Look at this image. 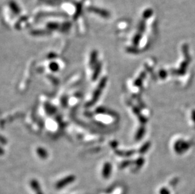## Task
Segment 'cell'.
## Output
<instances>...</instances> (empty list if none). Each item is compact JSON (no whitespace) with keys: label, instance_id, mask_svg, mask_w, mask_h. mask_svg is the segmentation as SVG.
I'll list each match as a JSON object with an SVG mask.
<instances>
[{"label":"cell","instance_id":"cell-1","mask_svg":"<svg viewBox=\"0 0 195 194\" xmlns=\"http://www.w3.org/2000/svg\"><path fill=\"white\" fill-rule=\"evenodd\" d=\"M87 10L89 12L95 13L104 18H109L111 17V13L108 10L103 8H100L92 6L88 7Z\"/></svg>","mask_w":195,"mask_h":194},{"label":"cell","instance_id":"cell-2","mask_svg":"<svg viewBox=\"0 0 195 194\" xmlns=\"http://www.w3.org/2000/svg\"><path fill=\"white\" fill-rule=\"evenodd\" d=\"M8 6L11 11L16 15H18L21 12V10L19 7L16 1H15L14 0H10L8 2Z\"/></svg>","mask_w":195,"mask_h":194},{"label":"cell","instance_id":"cell-3","mask_svg":"<svg viewBox=\"0 0 195 194\" xmlns=\"http://www.w3.org/2000/svg\"><path fill=\"white\" fill-rule=\"evenodd\" d=\"M97 57H98V52L96 50H93L90 53V66L93 68L95 66L97 63Z\"/></svg>","mask_w":195,"mask_h":194},{"label":"cell","instance_id":"cell-4","mask_svg":"<svg viewBox=\"0 0 195 194\" xmlns=\"http://www.w3.org/2000/svg\"><path fill=\"white\" fill-rule=\"evenodd\" d=\"M51 31L48 30H33L30 31V33L33 36H48L51 33Z\"/></svg>","mask_w":195,"mask_h":194},{"label":"cell","instance_id":"cell-5","mask_svg":"<svg viewBox=\"0 0 195 194\" xmlns=\"http://www.w3.org/2000/svg\"><path fill=\"white\" fill-rule=\"evenodd\" d=\"M75 5H76L75 13L73 15L74 20H77V19L80 17V16L81 15V13H82V9H83V5L81 3H78Z\"/></svg>","mask_w":195,"mask_h":194},{"label":"cell","instance_id":"cell-6","mask_svg":"<svg viewBox=\"0 0 195 194\" xmlns=\"http://www.w3.org/2000/svg\"><path fill=\"white\" fill-rule=\"evenodd\" d=\"M61 25L60 24H58L57 22H49L46 24V28L47 30H48L49 31H53V30H59L61 29Z\"/></svg>","mask_w":195,"mask_h":194},{"label":"cell","instance_id":"cell-7","mask_svg":"<svg viewBox=\"0 0 195 194\" xmlns=\"http://www.w3.org/2000/svg\"><path fill=\"white\" fill-rule=\"evenodd\" d=\"M111 170V166L109 163H106L104 166L103 169V175L104 177H108L109 174H110Z\"/></svg>","mask_w":195,"mask_h":194},{"label":"cell","instance_id":"cell-8","mask_svg":"<svg viewBox=\"0 0 195 194\" xmlns=\"http://www.w3.org/2000/svg\"><path fill=\"white\" fill-rule=\"evenodd\" d=\"M73 179H74V177H72V176H70V177H68V178H66V179L60 181L59 182V183L58 184V185H57V187L60 188V187H63V186H65V185L67 184L66 183H69L70 181H73Z\"/></svg>","mask_w":195,"mask_h":194},{"label":"cell","instance_id":"cell-9","mask_svg":"<svg viewBox=\"0 0 195 194\" xmlns=\"http://www.w3.org/2000/svg\"><path fill=\"white\" fill-rule=\"evenodd\" d=\"M101 68H102V64H101L100 63H97V65L95 66V71H94V73H93V80L97 79V76H99V73L101 70Z\"/></svg>","mask_w":195,"mask_h":194},{"label":"cell","instance_id":"cell-10","mask_svg":"<svg viewBox=\"0 0 195 194\" xmlns=\"http://www.w3.org/2000/svg\"><path fill=\"white\" fill-rule=\"evenodd\" d=\"M142 38V33L138 32L137 33L135 34V36H134L133 38V44H134V45H137L140 43V41L141 40Z\"/></svg>","mask_w":195,"mask_h":194},{"label":"cell","instance_id":"cell-11","mask_svg":"<svg viewBox=\"0 0 195 194\" xmlns=\"http://www.w3.org/2000/svg\"><path fill=\"white\" fill-rule=\"evenodd\" d=\"M49 67L51 70L54 72L58 71V69L60 68L59 65H58V63H55V62H52V63H51L49 65Z\"/></svg>","mask_w":195,"mask_h":194},{"label":"cell","instance_id":"cell-12","mask_svg":"<svg viewBox=\"0 0 195 194\" xmlns=\"http://www.w3.org/2000/svg\"><path fill=\"white\" fill-rule=\"evenodd\" d=\"M37 153H38V154L39 155V156L41 157H42V158H45V157L47 156L46 151L44 149H42V148L38 149Z\"/></svg>","mask_w":195,"mask_h":194},{"label":"cell","instance_id":"cell-13","mask_svg":"<svg viewBox=\"0 0 195 194\" xmlns=\"http://www.w3.org/2000/svg\"><path fill=\"white\" fill-rule=\"evenodd\" d=\"M41 1L44 3L49 4V5H54V4H55V2H54L53 0H41Z\"/></svg>","mask_w":195,"mask_h":194},{"label":"cell","instance_id":"cell-14","mask_svg":"<svg viewBox=\"0 0 195 194\" xmlns=\"http://www.w3.org/2000/svg\"><path fill=\"white\" fill-rule=\"evenodd\" d=\"M56 56V54H54L53 52H51L48 55V57H49L48 58H49V59H51V58H54V57H55Z\"/></svg>","mask_w":195,"mask_h":194}]
</instances>
